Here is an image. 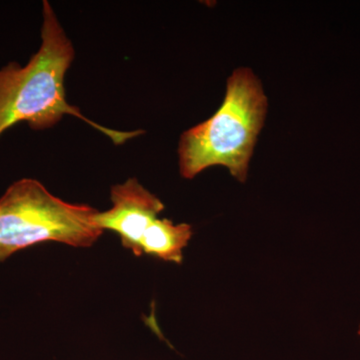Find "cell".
I'll return each instance as SVG.
<instances>
[{
  "label": "cell",
  "instance_id": "5b68a950",
  "mask_svg": "<svg viewBox=\"0 0 360 360\" xmlns=\"http://www.w3.org/2000/svg\"><path fill=\"white\" fill-rule=\"evenodd\" d=\"M193 234V227L189 224H175L169 219H156L141 239V255H153L165 262L181 264L184 250Z\"/></svg>",
  "mask_w": 360,
  "mask_h": 360
},
{
  "label": "cell",
  "instance_id": "6da1fadb",
  "mask_svg": "<svg viewBox=\"0 0 360 360\" xmlns=\"http://www.w3.org/2000/svg\"><path fill=\"white\" fill-rule=\"evenodd\" d=\"M39 51L23 68L11 63L0 70V136L25 122L32 129L54 127L63 115L80 118L122 144L141 131L122 132L96 124L66 101V71L75 49L49 1H44V25Z\"/></svg>",
  "mask_w": 360,
  "mask_h": 360
},
{
  "label": "cell",
  "instance_id": "277c9868",
  "mask_svg": "<svg viewBox=\"0 0 360 360\" xmlns=\"http://www.w3.org/2000/svg\"><path fill=\"white\" fill-rule=\"evenodd\" d=\"M110 200V210L96 213L97 226L101 231L117 233L123 248L131 251L135 257H141V239L165 210V205L136 179L111 187Z\"/></svg>",
  "mask_w": 360,
  "mask_h": 360
},
{
  "label": "cell",
  "instance_id": "7a4b0ae2",
  "mask_svg": "<svg viewBox=\"0 0 360 360\" xmlns=\"http://www.w3.org/2000/svg\"><path fill=\"white\" fill-rule=\"evenodd\" d=\"M266 110L267 98L255 73L250 68L234 70L217 112L181 135V176L193 179L206 168L220 165L245 182Z\"/></svg>",
  "mask_w": 360,
  "mask_h": 360
},
{
  "label": "cell",
  "instance_id": "3957f363",
  "mask_svg": "<svg viewBox=\"0 0 360 360\" xmlns=\"http://www.w3.org/2000/svg\"><path fill=\"white\" fill-rule=\"evenodd\" d=\"M98 210L60 200L32 179L13 182L0 198V264L18 251L46 243L90 248L103 234Z\"/></svg>",
  "mask_w": 360,
  "mask_h": 360
},
{
  "label": "cell",
  "instance_id": "8992f818",
  "mask_svg": "<svg viewBox=\"0 0 360 360\" xmlns=\"http://www.w3.org/2000/svg\"><path fill=\"white\" fill-rule=\"evenodd\" d=\"M357 335H359V338H360V322H359V329H357Z\"/></svg>",
  "mask_w": 360,
  "mask_h": 360
}]
</instances>
